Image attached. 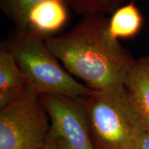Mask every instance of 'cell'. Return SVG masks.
I'll return each mask as SVG.
<instances>
[{
    "label": "cell",
    "mask_w": 149,
    "mask_h": 149,
    "mask_svg": "<svg viewBox=\"0 0 149 149\" xmlns=\"http://www.w3.org/2000/svg\"><path fill=\"white\" fill-rule=\"evenodd\" d=\"M109 22L104 15L84 16L69 33L45 38L48 48L67 71L94 91L125 85L135 61L110 37Z\"/></svg>",
    "instance_id": "6da1fadb"
},
{
    "label": "cell",
    "mask_w": 149,
    "mask_h": 149,
    "mask_svg": "<svg viewBox=\"0 0 149 149\" xmlns=\"http://www.w3.org/2000/svg\"><path fill=\"white\" fill-rule=\"evenodd\" d=\"M95 149H138L147 131L125 85L94 91L83 98Z\"/></svg>",
    "instance_id": "7a4b0ae2"
},
{
    "label": "cell",
    "mask_w": 149,
    "mask_h": 149,
    "mask_svg": "<svg viewBox=\"0 0 149 149\" xmlns=\"http://www.w3.org/2000/svg\"><path fill=\"white\" fill-rule=\"evenodd\" d=\"M1 46L12 54L29 86L39 94L85 98L93 92L61 66L48 48L45 38L29 28L14 27Z\"/></svg>",
    "instance_id": "3957f363"
},
{
    "label": "cell",
    "mask_w": 149,
    "mask_h": 149,
    "mask_svg": "<svg viewBox=\"0 0 149 149\" xmlns=\"http://www.w3.org/2000/svg\"><path fill=\"white\" fill-rule=\"evenodd\" d=\"M49 129L40 94L30 86L0 109V149H41Z\"/></svg>",
    "instance_id": "277c9868"
},
{
    "label": "cell",
    "mask_w": 149,
    "mask_h": 149,
    "mask_svg": "<svg viewBox=\"0 0 149 149\" xmlns=\"http://www.w3.org/2000/svg\"><path fill=\"white\" fill-rule=\"evenodd\" d=\"M40 96L50 118L46 141L53 149H95L83 98L49 93Z\"/></svg>",
    "instance_id": "5b68a950"
},
{
    "label": "cell",
    "mask_w": 149,
    "mask_h": 149,
    "mask_svg": "<svg viewBox=\"0 0 149 149\" xmlns=\"http://www.w3.org/2000/svg\"><path fill=\"white\" fill-rule=\"evenodd\" d=\"M66 0H44L31 8L27 27L44 38L53 36L62 29L68 18Z\"/></svg>",
    "instance_id": "8992f818"
},
{
    "label": "cell",
    "mask_w": 149,
    "mask_h": 149,
    "mask_svg": "<svg viewBox=\"0 0 149 149\" xmlns=\"http://www.w3.org/2000/svg\"><path fill=\"white\" fill-rule=\"evenodd\" d=\"M29 86L13 56L3 46L0 48V109L13 100Z\"/></svg>",
    "instance_id": "52a82bcc"
},
{
    "label": "cell",
    "mask_w": 149,
    "mask_h": 149,
    "mask_svg": "<svg viewBox=\"0 0 149 149\" xmlns=\"http://www.w3.org/2000/svg\"><path fill=\"white\" fill-rule=\"evenodd\" d=\"M125 86L149 130V55L135 60Z\"/></svg>",
    "instance_id": "ba28073f"
},
{
    "label": "cell",
    "mask_w": 149,
    "mask_h": 149,
    "mask_svg": "<svg viewBox=\"0 0 149 149\" xmlns=\"http://www.w3.org/2000/svg\"><path fill=\"white\" fill-rule=\"evenodd\" d=\"M142 24V15L132 1L117 9L109 18V35L115 40L133 37L140 31Z\"/></svg>",
    "instance_id": "9c48e42d"
},
{
    "label": "cell",
    "mask_w": 149,
    "mask_h": 149,
    "mask_svg": "<svg viewBox=\"0 0 149 149\" xmlns=\"http://www.w3.org/2000/svg\"><path fill=\"white\" fill-rule=\"evenodd\" d=\"M127 0H66L67 5L83 17L91 15L113 14Z\"/></svg>",
    "instance_id": "30bf717a"
},
{
    "label": "cell",
    "mask_w": 149,
    "mask_h": 149,
    "mask_svg": "<svg viewBox=\"0 0 149 149\" xmlns=\"http://www.w3.org/2000/svg\"><path fill=\"white\" fill-rule=\"evenodd\" d=\"M44 0H0V8L14 24V27H27V18L34 6Z\"/></svg>",
    "instance_id": "8fae6325"
},
{
    "label": "cell",
    "mask_w": 149,
    "mask_h": 149,
    "mask_svg": "<svg viewBox=\"0 0 149 149\" xmlns=\"http://www.w3.org/2000/svg\"><path fill=\"white\" fill-rule=\"evenodd\" d=\"M138 149H149V130L143 136Z\"/></svg>",
    "instance_id": "7c38bea8"
},
{
    "label": "cell",
    "mask_w": 149,
    "mask_h": 149,
    "mask_svg": "<svg viewBox=\"0 0 149 149\" xmlns=\"http://www.w3.org/2000/svg\"><path fill=\"white\" fill-rule=\"evenodd\" d=\"M41 149H53V148L51 146V145L48 144V141H46L45 144L44 145V146H43Z\"/></svg>",
    "instance_id": "4fadbf2b"
}]
</instances>
